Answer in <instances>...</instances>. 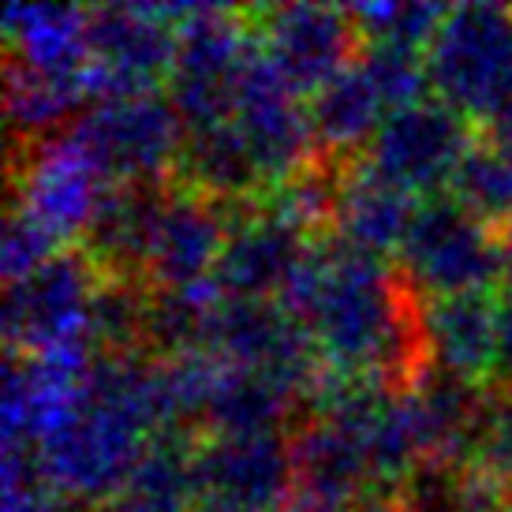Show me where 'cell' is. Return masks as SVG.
<instances>
[{
    "mask_svg": "<svg viewBox=\"0 0 512 512\" xmlns=\"http://www.w3.org/2000/svg\"><path fill=\"white\" fill-rule=\"evenodd\" d=\"M221 296L214 281L187 288H154L146 299V344L161 356H180L206 348L210 318Z\"/></svg>",
    "mask_w": 512,
    "mask_h": 512,
    "instance_id": "26",
    "label": "cell"
},
{
    "mask_svg": "<svg viewBox=\"0 0 512 512\" xmlns=\"http://www.w3.org/2000/svg\"><path fill=\"white\" fill-rule=\"evenodd\" d=\"M419 333L430 367L479 382L498 367V299L490 292L419 299Z\"/></svg>",
    "mask_w": 512,
    "mask_h": 512,
    "instance_id": "17",
    "label": "cell"
},
{
    "mask_svg": "<svg viewBox=\"0 0 512 512\" xmlns=\"http://www.w3.org/2000/svg\"><path fill=\"white\" fill-rule=\"evenodd\" d=\"M206 352L225 359L228 367L266 374L285 393L307 400L314 378L322 374V359L314 352L307 329L281 307V299L221 296L210 318Z\"/></svg>",
    "mask_w": 512,
    "mask_h": 512,
    "instance_id": "8",
    "label": "cell"
},
{
    "mask_svg": "<svg viewBox=\"0 0 512 512\" xmlns=\"http://www.w3.org/2000/svg\"><path fill=\"white\" fill-rule=\"evenodd\" d=\"M415 217L412 195L385 184L378 172H370L363 161L344 165L341 199L333 214V240L356 247L363 255L385 258L397 255L408 225Z\"/></svg>",
    "mask_w": 512,
    "mask_h": 512,
    "instance_id": "20",
    "label": "cell"
},
{
    "mask_svg": "<svg viewBox=\"0 0 512 512\" xmlns=\"http://www.w3.org/2000/svg\"><path fill=\"white\" fill-rule=\"evenodd\" d=\"M176 176L184 180V191H195L210 202H255V195H266L270 184L262 176L258 157L251 154L240 128L225 120L214 128L187 131Z\"/></svg>",
    "mask_w": 512,
    "mask_h": 512,
    "instance_id": "21",
    "label": "cell"
},
{
    "mask_svg": "<svg viewBox=\"0 0 512 512\" xmlns=\"http://www.w3.org/2000/svg\"><path fill=\"white\" fill-rule=\"evenodd\" d=\"M4 512H79L72 498H64L57 490H30V494H19V498H4Z\"/></svg>",
    "mask_w": 512,
    "mask_h": 512,
    "instance_id": "34",
    "label": "cell"
},
{
    "mask_svg": "<svg viewBox=\"0 0 512 512\" xmlns=\"http://www.w3.org/2000/svg\"><path fill=\"white\" fill-rule=\"evenodd\" d=\"M449 195L498 232L505 221H512V150L479 139L460 161Z\"/></svg>",
    "mask_w": 512,
    "mask_h": 512,
    "instance_id": "27",
    "label": "cell"
},
{
    "mask_svg": "<svg viewBox=\"0 0 512 512\" xmlns=\"http://www.w3.org/2000/svg\"><path fill=\"white\" fill-rule=\"evenodd\" d=\"M430 94L475 128L512 105V12L498 4H460L427 45Z\"/></svg>",
    "mask_w": 512,
    "mask_h": 512,
    "instance_id": "2",
    "label": "cell"
},
{
    "mask_svg": "<svg viewBox=\"0 0 512 512\" xmlns=\"http://www.w3.org/2000/svg\"><path fill=\"white\" fill-rule=\"evenodd\" d=\"M266 60L303 98L318 86L356 64L363 38L348 8H322V4H281L262 12V45Z\"/></svg>",
    "mask_w": 512,
    "mask_h": 512,
    "instance_id": "13",
    "label": "cell"
},
{
    "mask_svg": "<svg viewBox=\"0 0 512 512\" xmlns=\"http://www.w3.org/2000/svg\"><path fill=\"white\" fill-rule=\"evenodd\" d=\"M307 113H311L314 146L322 154L352 157L359 146L367 150V143L374 139V131L382 128L389 109L363 75V68L348 64L341 75H333L326 86H318L307 98Z\"/></svg>",
    "mask_w": 512,
    "mask_h": 512,
    "instance_id": "23",
    "label": "cell"
},
{
    "mask_svg": "<svg viewBox=\"0 0 512 512\" xmlns=\"http://www.w3.org/2000/svg\"><path fill=\"white\" fill-rule=\"evenodd\" d=\"M105 191L109 180L68 131V135H49L23 157V169L15 172L12 206H19L53 240L64 243L86 236Z\"/></svg>",
    "mask_w": 512,
    "mask_h": 512,
    "instance_id": "12",
    "label": "cell"
},
{
    "mask_svg": "<svg viewBox=\"0 0 512 512\" xmlns=\"http://www.w3.org/2000/svg\"><path fill=\"white\" fill-rule=\"evenodd\" d=\"M57 255V240L45 232L30 214H23L19 206L8 210V225H4V251H0V266L8 281H19L34 273L42 262Z\"/></svg>",
    "mask_w": 512,
    "mask_h": 512,
    "instance_id": "32",
    "label": "cell"
},
{
    "mask_svg": "<svg viewBox=\"0 0 512 512\" xmlns=\"http://www.w3.org/2000/svg\"><path fill=\"white\" fill-rule=\"evenodd\" d=\"M299 501L326 512H352L378 498L367 445L329 419H307L292 434Z\"/></svg>",
    "mask_w": 512,
    "mask_h": 512,
    "instance_id": "16",
    "label": "cell"
},
{
    "mask_svg": "<svg viewBox=\"0 0 512 512\" xmlns=\"http://www.w3.org/2000/svg\"><path fill=\"white\" fill-rule=\"evenodd\" d=\"M232 124L240 128L251 154L258 157L270 187H277L318 157L307 98L273 68L262 49H255V57L247 60L240 75L236 101H232Z\"/></svg>",
    "mask_w": 512,
    "mask_h": 512,
    "instance_id": "11",
    "label": "cell"
},
{
    "mask_svg": "<svg viewBox=\"0 0 512 512\" xmlns=\"http://www.w3.org/2000/svg\"><path fill=\"white\" fill-rule=\"evenodd\" d=\"M72 135L109 184H161L165 172H176L187 139L184 120L157 90L90 101Z\"/></svg>",
    "mask_w": 512,
    "mask_h": 512,
    "instance_id": "5",
    "label": "cell"
},
{
    "mask_svg": "<svg viewBox=\"0 0 512 512\" xmlns=\"http://www.w3.org/2000/svg\"><path fill=\"white\" fill-rule=\"evenodd\" d=\"M498 385L512 389V281H505L498 292Z\"/></svg>",
    "mask_w": 512,
    "mask_h": 512,
    "instance_id": "33",
    "label": "cell"
},
{
    "mask_svg": "<svg viewBox=\"0 0 512 512\" xmlns=\"http://www.w3.org/2000/svg\"><path fill=\"white\" fill-rule=\"evenodd\" d=\"M348 12H352L359 38L367 45H393V49L427 53V45L434 42L449 8H441V4H359Z\"/></svg>",
    "mask_w": 512,
    "mask_h": 512,
    "instance_id": "30",
    "label": "cell"
},
{
    "mask_svg": "<svg viewBox=\"0 0 512 512\" xmlns=\"http://www.w3.org/2000/svg\"><path fill=\"white\" fill-rule=\"evenodd\" d=\"M4 34L12 45L8 68L53 79H83L90 68L86 12L79 8H12L4 15Z\"/></svg>",
    "mask_w": 512,
    "mask_h": 512,
    "instance_id": "22",
    "label": "cell"
},
{
    "mask_svg": "<svg viewBox=\"0 0 512 512\" xmlns=\"http://www.w3.org/2000/svg\"><path fill=\"white\" fill-rule=\"evenodd\" d=\"M146 299L150 292L143 288V281L101 277L94 303H90L86 341L105 348L109 356L135 352L139 344H146Z\"/></svg>",
    "mask_w": 512,
    "mask_h": 512,
    "instance_id": "29",
    "label": "cell"
},
{
    "mask_svg": "<svg viewBox=\"0 0 512 512\" xmlns=\"http://www.w3.org/2000/svg\"><path fill=\"white\" fill-rule=\"evenodd\" d=\"M303 251H307L303 228H296L288 217L255 199L240 206V214H228L225 247H221L210 281L221 296H281V288L299 266Z\"/></svg>",
    "mask_w": 512,
    "mask_h": 512,
    "instance_id": "15",
    "label": "cell"
},
{
    "mask_svg": "<svg viewBox=\"0 0 512 512\" xmlns=\"http://www.w3.org/2000/svg\"><path fill=\"white\" fill-rule=\"evenodd\" d=\"M356 64L363 68L370 86L378 90V98L385 101L389 113L412 105V101L430 98V79H427V60H423V53L363 42Z\"/></svg>",
    "mask_w": 512,
    "mask_h": 512,
    "instance_id": "31",
    "label": "cell"
},
{
    "mask_svg": "<svg viewBox=\"0 0 512 512\" xmlns=\"http://www.w3.org/2000/svg\"><path fill=\"white\" fill-rule=\"evenodd\" d=\"M150 438L154 434L131 412L83 389L79 408L42 445H34V456L49 490L72 501L109 498L113 490H124Z\"/></svg>",
    "mask_w": 512,
    "mask_h": 512,
    "instance_id": "4",
    "label": "cell"
},
{
    "mask_svg": "<svg viewBox=\"0 0 512 512\" xmlns=\"http://www.w3.org/2000/svg\"><path fill=\"white\" fill-rule=\"evenodd\" d=\"M352 512H397V505L393 501H367V505H359Z\"/></svg>",
    "mask_w": 512,
    "mask_h": 512,
    "instance_id": "37",
    "label": "cell"
},
{
    "mask_svg": "<svg viewBox=\"0 0 512 512\" xmlns=\"http://www.w3.org/2000/svg\"><path fill=\"white\" fill-rule=\"evenodd\" d=\"M86 53L90 101L157 90V79H169L176 57V27L169 15L150 4L94 8L86 12Z\"/></svg>",
    "mask_w": 512,
    "mask_h": 512,
    "instance_id": "10",
    "label": "cell"
},
{
    "mask_svg": "<svg viewBox=\"0 0 512 512\" xmlns=\"http://www.w3.org/2000/svg\"><path fill=\"white\" fill-rule=\"evenodd\" d=\"M277 512H326V509H314L307 501H288V505H281Z\"/></svg>",
    "mask_w": 512,
    "mask_h": 512,
    "instance_id": "38",
    "label": "cell"
},
{
    "mask_svg": "<svg viewBox=\"0 0 512 512\" xmlns=\"http://www.w3.org/2000/svg\"><path fill=\"white\" fill-rule=\"evenodd\" d=\"M475 143L479 139L468 116L430 94L385 116L382 128L367 143L363 165L412 199H434L441 187L453 184L460 161Z\"/></svg>",
    "mask_w": 512,
    "mask_h": 512,
    "instance_id": "7",
    "label": "cell"
},
{
    "mask_svg": "<svg viewBox=\"0 0 512 512\" xmlns=\"http://www.w3.org/2000/svg\"><path fill=\"white\" fill-rule=\"evenodd\" d=\"M195 441L187 427L157 430L139 453L120 501L135 512H191L202 498L199 471H195Z\"/></svg>",
    "mask_w": 512,
    "mask_h": 512,
    "instance_id": "24",
    "label": "cell"
},
{
    "mask_svg": "<svg viewBox=\"0 0 512 512\" xmlns=\"http://www.w3.org/2000/svg\"><path fill=\"white\" fill-rule=\"evenodd\" d=\"M172 199V187L161 184H109L98 214L83 236L86 258L101 277H146V258L154 243L157 221Z\"/></svg>",
    "mask_w": 512,
    "mask_h": 512,
    "instance_id": "19",
    "label": "cell"
},
{
    "mask_svg": "<svg viewBox=\"0 0 512 512\" xmlns=\"http://www.w3.org/2000/svg\"><path fill=\"white\" fill-rule=\"evenodd\" d=\"M277 299L337 374L408 389L427 367L419 296L385 258L341 240L307 243Z\"/></svg>",
    "mask_w": 512,
    "mask_h": 512,
    "instance_id": "1",
    "label": "cell"
},
{
    "mask_svg": "<svg viewBox=\"0 0 512 512\" xmlns=\"http://www.w3.org/2000/svg\"><path fill=\"white\" fill-rule=\"evenodd\" d=\"M98 285L101 270L86 251H57L34 273L8 281L4 329L12 352H45L57 344L86 341Z\"/></svg>",
    "mask_w": 512,
    "mask_h": 512,
    "instance_id": "9",
    "label": "cell"
},
{
    "mask_svg": "<svg viewBox=\"0 0 512 512\" xmlns=\"http://www.w3.org/2000/svg\"><path fill=\"white\" fill-rule=\"evenodd\" d=\"M498 247H501V266H505V281H512V221L498 228Z\"/></svg>",
    "mask_w": 512,
    "mask_h": 512,
    "instance_id": "35",
    "label": "cell"
},
{
    "mask_svg": "<svg viewBox=\"0 0 512 512\" xmlns=\"http://www.w3.org/2000/svg\"><path fill=\"white\" fill-rule=\"evenodd\" d=\"M199 490L243 512H277L296 486L292 441L270 434H210L195 449Z\"/></svg>",
    "mask_w": 512,
    "mask_h": 512,
    "instance_id": "14",
    "label": "cell"
},
{
    "mask_svg": "<svg viewBox=\"0 0 512 512\" xmlns=\"http://www.w3.org/2000/svg\"><path fill=\"white\" fill-rule=\"evenodd\" d=\"M292 408L296 397L270 382L266 374L225 363V374L206 404L202 423L210 427V434H270L285 423Z\"/></svg>",
    "mask_w": 512,
    "mask_h": 512,
    "instance_id": "25",
    "label": "cell"
},
{
    "mask_svg": "<svg viewBox=\"0 0 512 512\" xmlns=\"http://www.w3.org/2000/svg\"><path fill=\"white\" fill-rule=\"evenodd\" d=\"M397 270L419 299L490 292L498 281L505 285L498 232L468 214L453 195H434L415 206L397 251Z\"/></svg>",
    "mask_w": 512,
    "mask_h": 512,
    "instance_id": "3",
    "label": "cell"
},
{
    "mask_svg": "<svg viewBox=\"0 0 512 512\" xmlns=\"http://www.w3.org/2000/svg\"><path fill=\"white\" fill-rule=\"evenodd\" d=\"M191 512H243V509H240V505H228V501H221V498L202 494V498L191 505Z\"/></svg>",
    "mask_w": 512,
    "mask_h": 512,
    "instance_id": "36",
    "label": "cell"
},
{
    "mask_svg": "<svg viewBox=\"0 0 512 512\" xmlns=\"http://www.w3.org/2000/svg\"><path fill=\"white\" fill-rule=\"evenodd\" d=\"M251 57L255 42L228 8L187 12V19L176 27V57L165 79V98L184 120V131H202L232 120L236 86Z\"/></svg>",
    "mask_w": 512,
    "mask_h": 512,
    "instance_id": "6",
    "label": "cell"
},
{
    "mask_svg": "<svg viewBox=\"0 0 512 512\" xmlns=\"http://www.w3.org/2000/svg\"><path fill=\"white\" fill-rule=\"evenodd\" d=\"M225 232L228 214H221V202L202 199L195 191H172L150 243L146 281H154V288H187L210 281L225 247Z\"/></svg>",
    "mask_w": 512,
    "mask_h": 512,
    "instance_id": "18",
    "label": "cell"
},
{
    "mask_svg": "<svg viewBox=\"0 0 512 512\" xmlns=\"http://www.w3.org/2000/svg\"><path fill=\"white\" fill-rule=\"evenodd\" d=\"M98 512H135L131 505H124V501H113V505H101Z\"/></svg>",
    "mask_w": 512,
    "mask_h": 512,
    "instance_id": "39",
    "label": "cell"
},
{
    "mask_svg": "<svg viewBox=\"0 0 512 512\" xmlns=\"http://www.w3.org/2000/svg\"><path fill=\"white\" fill-rule=\"evenodd\" d=\"M86 98H90L86 75L83 79H53V75L8 68V120L15 131H27V135L57 131Z\"/></svg>",
    "mask_w": 512,
    "mask_h": 512,
    "instance_id": "28",
    "label": "cell"
}]
</instances>
